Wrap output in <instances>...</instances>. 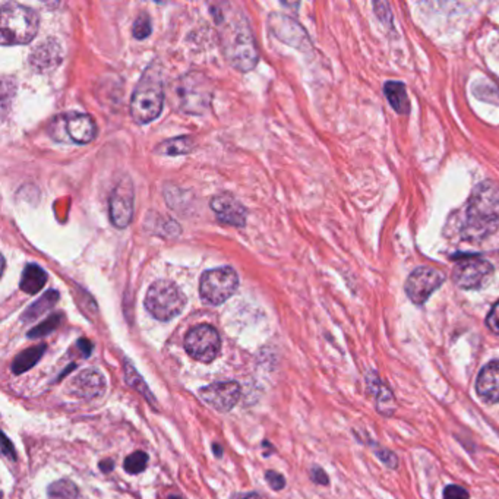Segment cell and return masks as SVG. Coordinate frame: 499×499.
<instances>
[{
    "mask_svg": "<svg viewBox=\"0 0 499 499\" xmlns=\"http://www.w3.org/2000/svg\"><path fill=\"white\" fill-rule=\"evenodd\" d=\"M445 281V274L439 270L429 268V266H420L408 276L404 290L415 305L422 306L423 303L438 290Z\"/></svg>",
    "mask_w": 499,
    "mask_h": 499,
    "instance_id": "10",
    "label": "cell"
},
{
    "mask_svg": "<svg viewBox=\"0 0 499 499\" xmlns=\"http://www.w3.org/2000/svg\"><path fill=\"white\" fill-rule=\"evenodd\" d=\"M499 226V186L485 182L473 192L469 202L462 236L467 240H480L492 235Z\"/></svg>",
    "mask_w": 499,
    "mask_h": 499,
    "instance_id": "1",
    "label": "cell"
},
{
    "mask_svg": "<svg viewBox=\"0 0 499 499\" xmlns=\"http://www.w3.org/2000/svg\"><path fill=\"white\" fill-rule=\"evenodd\" d=\"M170 499H182L181 496H170Z\"/></svg>",
    "mask_w": 499,
    "mask_h": 499,
    "instance_id": "39",
    "label": "cell"
},
{
    "mask_svg": "<svg viewBox=\"0 0 499 499\" xmlns=\"http://www.w3.org/2000/svg\"><path fill=\"white\" fill-rule=\"evenodd\" d=\"M185 349L190 358L202 363H209L216 359L220 353V335L216 328L208 324L197 325L186 334Z\"/></svg>",
    "mask_w": 499,
    "mask_h": 499,
    "instance_id": "9",
    "label": "cell"
},
{
    "mask_svg": "<svg viewBox=\"0 0 499 499\" xmlns=\"http://www.w3.org/2000/svg\"><path fill=\"white\" fill-rule=\"evenodd\" d=\"M59 300V293L55 290H50L44 296H41L37 302L32 303V305L25 311L22 315V320L25 323H31V320L40 318L43 313H46L48 309L56 305V302Z\"/></svg>",
    "mask_w": 499,
    "mask_h": 499,
    "instance_id": "22",
    "label": "cell"
},
{
    "mask_svg": "<svg viewBox=\"0 0 499 499\" xmlns=\"http://www.w3.org/2000/svg\"><path fill=\"white\" fill-rule=\"evenodd\" d=\"M384 93L391 104V107L398 113V115H407L410 110V101L407 96L406 85L398 81H388L384 86Z\"/></svg>",
    "mask_w": 499,
    "mask_h": 499,
    "instance_id": "19",
    "label": "cell"
},
{
    "mask_svg": "<svg viewBox=\"0 0 499 499\" xmlns=\"http://www.w3.org/2000/svg\"><path fill=\"white\" fill-rule=\"evenodd\" d=\"M469 492L458 485H450L443 491V499H469Z\"/></svg>",
    "mask_w": 499,
    "mask_h": 499,
    "instance_id": "29",
    "label": "cell"
},
{
    "mask_svg": "<svg viewBox=\"0 0 499 499\" xmlns=\"http://www.w3.org/2000/svg\"><path fill=\"white\" fill-rule=\"evenodd\" d=\"M311 477H312L313 482L318 485H328V482H330L327 473L320 467H313L311 472Z\"/></svg>",
    "mask_w": 499,
    "mask_h": 499,
    "instance_id": "33",
    "label": "cell"
},
{
    "mask_svg": "<svg viewBox=\"0 0 499 499\" xmlns=\"http://www.w3.org/2000/svg\"><path fill=\"white\" fill-rule=\"evenodd\" d=\"M105 391V380L96 369H85L70 381L69 394L81 398H96Z\"/></svg>",
    "mask_w": 499,
    "mask_h": 499,
    "instance_id": "15",
    "label": "cell"
},
{
    "mask_svg": "<svg viewBox=\"0 0 499 499\" xmlns=\"http://www.w3.org/2000/svg\"><path fill=\"white\" fill-rule=\"evenodd\" d=\"M151 30L153 28H151V21H150L148 15L142 13L138 16V20L134 24V30H132L134 37L138 40H144L151 34Z\"/></svg>",
    "mask_w": 499,
    "mask_h": 499,
    "instance_id": "27",
    "label": "cell"
},
{
    "mask_svg": "<svg viewBox=\"0 0 499 499\" xmlns=\"http://www.w3.org/2000/svg\"><path fill=\"white\" fill-rule=\"evenodd\" d=\"M477 396L486 403H499V361H492L480 370L476 381Z\"/></svg>",
    "mask_w": 499,
    "mask_h": 499,
    "instance_id": "16",
    "label": "cell"
},
{
    "mask_svg": "<svg viewBox=\"0 0 499 499\" xmlns=\"http://www.w3.org/2000/svg\"><path fill=\"white\" fill-rule=\"evenodd\" d=\"M186 297L181 287L169 280L155 281L145 296L147 311L158 320H170L181 315Z\"/></svg>",
    "mask_w": 499,
    "mask_h": 499,
    "instance_id": "6",
    "label": "cell"
},
{
    "mask_svg": "<svg viewBox=\"0 0 499 499\" xmlns=\"http://www.w3.org/2000/svg\"><path fill=\"white\" fill-rule=\"evenodd\" d=\"M368 389L369 393L377 398L378 410L384 415H393L396 410V400L387 385L375 375V373H368Z\"/></svg>",
    "mask_w": 499,
    "mask_h": 499,
    "instance_id": "18",
    "label": "cell"
},
{
    "mask_svg": "<svg viewBox=\"0 0 499 499\" xmlns=\"http://www.w3.org/2000/svg\"><path fill=\"white\" fill-rule=\"evenodd\" d=\"M60 62H62L60 46L53 40L41 43L37 48L31 53V56H30L31 66L37 70L53 69V67H56Z\"/></svg>",
    "mask_w": 499,
    "mask_h": 499,
    "instance_id": "17",
    "label": "cell"
},
{
    "mask_svg": "<svg viewBox=\"0 0 499 499\" xmlns=\"http://www.w3.org/2000/svg\"><path fill=\"white\" fill-rule=\"evenodd\" d=\"M134 214V186L131 179L124 177L115 188L110 197V220L115 227L124 228L132 221Z\"/></svg>",
    "mask_w": 499,
    "mask_h": 499,
    "instance_id": "12",
    "label": "cell"
},
{
    "mask_svg": "<svg viewBox=\"0 0 499 499\" xmlns=\"http://www.w3.org/2000/svg\"><path fill=\"white\" fill-rule=\"evenodd\" d=\"M212 448H214V450H216V451H214V453H216V455H217V457H221V451H223V450H221V447H220V445H217V443H214V445H212Z\"/></svg>",
    "mask_w": 499,
    "mask_h": 499,
    "instance_id": "38",
    "label": "cell"
},
{
    "mask_svg": "<svg viewBox=\"0 0 499 499\" xmlns=\"http://www.w3.org/2000/svg\"><path fill=\"white\" fill-rule=\"evenodd\" d=\"M44 351H46V344H40V346L27 349L25 351L18 354L12 363L13 373H16V375H21V373L34 368L43 358Z\"/></svg>",
    "mask_w": 499,
    "mask_h": 499,
    "instance_id": "21",
    "label": "cell"
},
{
    "mask_svg": "<svg viewBox=\"0 0 499 499\" xmlns=\"http://www.w3.org/2000/svg\"><path fill=\"white\" fill-rule=\"evenodd\" d=\"M493 276V266L489 261L469 258L460 261L453 271V280L460 289L476 290L484 287Z\"/></svg>",
    "mask_w": 499,
    "mask_h": 499,
    "instance_id": "11",
    "label": "cell"
},
{
    "mask_svg": "<svg viewBox=\"0 0 499 499\" xmlns=\"http://www.w3.org/2000/svg\"><path fill=\"white\" fill-rule=\"evenodd\" d=\"M209 205L221 223L236 227H243L246 224L247 212L245 207L236 198L230 197V195H217V197L211 200Z\"/></svg>",
    "mask_w": 499,
    "mask_h": 499,
    "instance_id": "14",
    "label": "cell"
},
{
    "mask_svg": "<svg viewBox=\"0 0 499 499\" xmlns=\"http://www.w3.org/2000/svg\"><path fill=\"white\" fill-rule=\"evenodd\" d=\"M46 281H47V274L44 273L41 266L35 264H28L22 273L20 287L27 294H35L46 286Z\"/></svg>",
    "mask_w": 499,
    "mask_h": 499,
    "instance_id": "20",
    "label": "cell"
},
{
    "mask_svg": "<svg viewBox=\"0 0 499 499\" xmlns=\"http://www.w3.org/2000/svg\"><path fill=\"white\" fill-rule=\"evenodd\" d=\"M115 467V462L112 460H104L100 462V470L104 473H110Z\"/></svg>",
    "mask_w": 499,
    "mask_h": 499,
    "instance_id": "35",
    "label": "cell"
},
{
    "mask_svg": "<svg viewBox=\"0 0 499 499\" xmlns=\"http://www.w3.org/2000/svg\"><path fill=\"white\" fill-rule=\"evenodd\" d=\"M238 287L239 276L230 266L205 271L200 281L201 297L209 305H221L235 294Z\"/></svg>",
    "mask_w": 499,
    "mask_h": 499,
    "instance_id": "7",
    "label": "cell"
},
{
    "mask_svg": "<svg viewBox=\"0 0 499 499\" xmlns=\"http://www.w3.org/2000/svg\"><path fill=\"white\" fill-rule=\"evenodd\" d=\"M2 451H4V455H6V457L15 460L13 445H12V442L9 441V438H8L6 435H4V439H2Z\"/></svg>",
    "mask_w": 499,
    "mask_h": 499,
    "instance_id": "34",
    "label": "cell"
},
{
    "mask_svg": "<svg viewBox=\"0 0 499 499\" xmlns=\"http://www.w3.org/2000/svg\"><path fill=\"white\" fill-rule=\"evenodd\" d=\"M50 135L60 142L67 139L79 145L88 144L96 138V123L88 115L70 112L53 120Z\"/></svg>",
    "mask_w": 499,
    "mask_h": 499,
    "instance_id": "8",
    "label": "cell"
},
{
    "mask_svg": "<svg viewBox=\"0 0 499 499\" xmlns=\"http://www.w3.org/2000/svg\"><path fill=\"white\" fill-rule=\"evenodd\" d=\"M60 319H62V315H51L48 319L44 320L43 324H40L39 327H35L34 330H31L28 332V337L30 338H39V337L50 334L51 331H55L58 328V325L60 324Z\"/></svg>",
    "mask_w": 499,
    "mask_h": 499,
    "instance_id": "26",
    "label": "cell"
},
{
    "mask_svg": "<svg viewBox=\"0 0 499 499\" xmlns=\"http://www.w3.org/2000/svg\"><path fill=\"white\" fill-rule=\"evenodd\" d=\"M375 453L389 469H396L398 466V458H397V455L393 451L385 450V448H380Z\"/></svg>",
    "mask_w": 499,
    "mask_h": 499,
    "instance_id": "32",
    "label": "cell"
},
{
    "mask_svg": "<svg viewBox=\"0 0 499 499\" xmlns=\"http://www.w3.org/2000/svg\"><path fill=\"white\" fill-rule=\"evenodd\" d=\"M78 344H79V347H81V350H84V356H86V358H88V356H90L91 354V343L90 342H88V340H85V338H84V340H79L78 342Z\"/></svg>",
    "mask_w": 499,
    "mask_h": 499,
    "instance_id": "36",
    "label": "cell"
},
{
    "mask_svg": "<svg viewBox=\"0 0 499 499\" xmlns=\"http://www.w3.org/2000/svg\"><path fill=\"white\" fill-rule=\"evenodd\" d=\"M486 325L492 332L499 335V300L492 306L489 315L486 316Z\"/></svg>",
    "mask_w": 499,
    "mask_h": 499,
    "instance_id": "30",
    "label": "cell"
},
{
    "mask_svg": "<svg viewBox=\"0 0 499 499\" xmlns=\"http://www.w3.org/2000/svg\"><path fill=\"white\" fill-rule=\"evenodd\" d=\"M223 48L227 60L240 72L252 70L258 62V50L245 18H231L223 30Z\"/></svg>",
    "mask_w": 499,
    "mask_h": 499,
    "instance_id": "4",
    "label": "cell"
},
{
    "mask_svg": "<svg viewBox=\"0 0 499 499\" xmlns=\"http://www.w3.org/2000/svg\"><path fill=\"white\" fill-rule=\"evenodd\" d=\"M47 495L50 499H78L79 491L74 482L59 480V482H55L48 486Z\"/></svg>",
    "mask_w": 499,
    "mask_h": 499,
    "instance_id": "24",
    "label": "cell"
},
{
    "mask_svg": "<svg viewBox=\"0 0 499 499\" xmlns=\"http://www.w3.org/2000/svg\"><path fill=\"white\" fill-rule=\"evenodd\" d=\"M147 465H148V455L142 451H136L129 457H127V460L123 462V469L129 474H138L147 469Z\"/></svg>",
    "mask_w": 499,
    "mask_h": 499,
    "instance_id": "25",
    "label": "cell"
},
{
    "mask_svg": "<svg viewBox=\"0 0 499 499\" xmlns=\"http://www.w3.org/2000/svg\"><path fill=\"white\" fill-rule=\"evenodd\" d=\"M164 82L162 69L155 63L142 74L131 100V115L139 124L155 120L163 110Z\"/></svg>",
    "mask_w": 499,
    "mask_h": 499,
    "instance_id": "3",
    "label": "cell"
},
{
    "mask_svg": "<svg viewBox=\"0 0 499 499\" xmlns=\"http://www.w3.org/2000/svg\"><path fill=\"white\" fill-rule=\"evenodd\" d=\"M265 479H266V482H268L271 485V488L274 491H280L284 488V485H286V479L283 477V474L274 472V470H270V472H266L265 473Z\"/></svg>",
    "mask_w": 499,
    "mask_h": 499,
    "instance_id": "31",
    "label": "cell"
},
{
    "mask_svg": "<svg viewBox=\"0 0 499 499\" xmlns=\"http://www.w3.org/2000/svg\"><path fill=\"white\" fill-rule=\"evenodd\" d=\"M40 18L34 9L13 4H2L0 11V35L4 46L28 44L39 31Z\"/></svg>",
    "mask_w": 499,
    "mask_h": 499,
    "instance_id": "5",
    "label": "cell"
},
{
    "mask_svg": "<svg viewBox=\"0 0 499 499\" xmlns=\"http://www.w3.org/2000/svg\"><path fill=\"white\" fill-rule=\"evenodd\" d=\"M233 499H259L257 493H246V495H236Z\"/></svg>",
    "mask_w": 499,
    "mask_h": 499,
    "instance_id": "37",
    "label": "cell"
},
{
    "mask_svg": "<svg viewBox=\"0 0 499 499\" xmlns=\"http://www.w3.org/2000/svg\"><path fill=\"white\" fill-rule=\"evenodd\" d=\"M167 100L173 109L186 115H204L212 101L209 79L200 72H188L167 86Z\"/></svg>",
    "mask_w": 499,
    "mask_h": 499,
    "instance_id": "2",
    "label": "cell"
},
{
    "mask_svg": "<svg viewBox=\"0 0 499 499\" xmlns=\"http://www.w3.org/2000/svg\"><path fill=\"white\" fill-rule=\"evenodd\" d=\"M192 148H193V141L190 138L179 136L163 142V144L157 148V153H162L164 155H182V154H188Z\"/></svg>",
    "mask_w": 499,
    "mask_h": 499,
    "instance_id": "23",
    "label": "cell"
},
{
    "mask_svg": "<svg viewBox=\"0 0 499 499\" xmlns=\"http://www.w3.org/2000/svg\"><path fill=\"white\" fill-rule=\"evenodd\" d=\"M127 380H128V384H131L132 387H135L138 391H141L142 394H144L147 397L148 401H154V398H151V396L148 394L150 391L144 382V380H142L138 373L135 372V369L132 366H127Z\"/></svg>",
    "mask_w": 499,
    "mask_h": 499,
    "instance_id": "28",
    "label": "cell"
},
{
    "mask_svg": "<svg viewBox=\"0 0 499 499\" xmlns=\"http://www.w3.org/2000/svg\"><path fill=\"white\" fill-rule=\"evenodd\" d=\"M200 397L219 412H230L240 398V385L235 381L211 384L200 389Z\"/></svg>",
    "mask_w": 499,
    "mask_h": 499,
    "instance_id": "13",
    "label": "cell"
}]
</instances>
